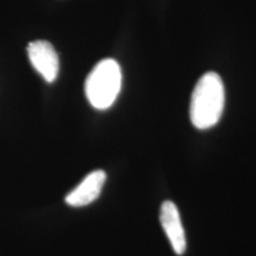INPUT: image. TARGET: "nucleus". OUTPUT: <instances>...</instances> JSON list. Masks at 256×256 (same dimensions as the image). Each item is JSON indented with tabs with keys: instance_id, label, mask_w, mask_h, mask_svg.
<instances>
[{
	"instance_id": "nucleus-4",
	"label": "nucleus",
	"mask_w": 256,
	"mask_h": 256,
	"mask_svg": "<svg viewBox=\"0 0 256 256\" xmlns=\"http://www.w3.org/2000/svg\"><path fill=\"white\" fill-rule=\"evenodd\" d=\"M159 220L174 252L177 255H183L186 250V238L178 208L174 202L166 200L162 204Z\"/></svg>"
},
{
	"instance_id": "nucleus-3",
	"label": "nucleus",
	"mask_w": 256,
	"mask_h": 256,
	"mask_svg": "<svg viewBox=\"0 0 256 256\" xmlns=\"http://www.w3.org/2000/svg\"><path fill=\"white\" fill-rule=\"evenodd\" d=\"M28 60L34 70L46 80L52 83L58 76L60 60L55 48L48 40H34L28 46Z\"/></svg>"
},
{
	"instance_id": "nucleus-2",
	"label": "nucleus",
	"mask_w": 256,
	"mask_h": 256,
	"mask_svg": "<svg viewBox=\"0 0 256 256\" xmlns=\"http://www.w3.org/2000/svg\"><path fill=\"white\" fill-rule=\"evenodd\" d=\"M121 83L122 74L119 63L113 58L102 60L86 80V96L96 110H108L119 96Z\"/></svg>"
},
{
	"instance_id": "nucleus-5",
	"label": "nucleus",
	"mask_w": 256,
	"mask_h": 256,
	"mask_svg": "<svg viewBox=\"0 0 256 256\" xmlns=\"http://www.w3.org/2000/svg\"><path fill=\"white\" fill-rule=\"evenodd\" d=\"M106 179L107 174L104 171H92L66 197V203L72 208L89 206L100 196Z\"/></svg>"
},
{
	"instance_id": "nucleus-1",
	"label": "nucleus",
	"mask_w": 256,
	"mask_h": 256,
	"mask_svg": "<svg viewBox=\"0 0 256 256\" xmlns=\"http://www.w3.org/2000/svg\"><path fill=\"white\" fill-rule=\"evenodd\" d=\"M226 92L216 72H206L198 80L191 96L190 119L198 130H209L222 118Z\"/></svg>"
}]
</instances>
